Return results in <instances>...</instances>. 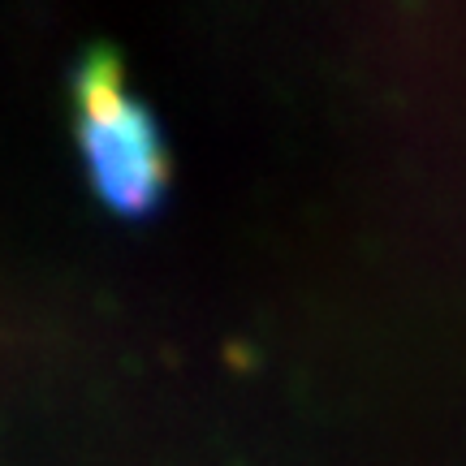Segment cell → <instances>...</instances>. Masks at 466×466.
Masks as SVG:
<instances>
[{
	"mask_svg": "<svg viewBox=\"0 0 466 466\" xmlns=\"http://www.w3.org/2000/svg\"><path fill=\"white\" fill-rule=\"evenodd\" d=\"M78 147L86 156L96 195L126 220L156 217L173 186V156L165 147L160 121L143 100H126L113 121H78Z\"/></svg>",
	"mask_w": 466,
	"mask_h": 466,
	"instance_id": "obj_1",
	"label": "cell"
},
{
	"mask_svg": "<svg viewBox=\"0 0 466 466\" xmlns=\"http://www.w3.org/2000/svg\"><path fill=\"white\" fill-rule=\"evenodd\" d=\"M126 66L113 44H91L74 66V104H78V121L96 126V121H113L126 108Z\"/></svg>",
	"mask_w": 466,
	"mask_h": 466,
	"instance_id": "obj_2",
	"label": "cell"
}]
</instances>
